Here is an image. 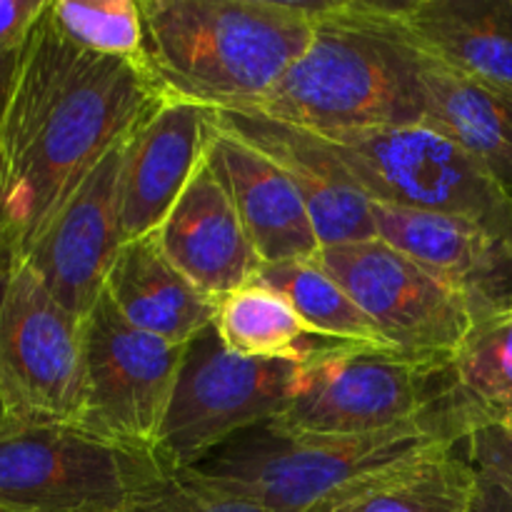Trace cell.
<instances>
[{"label": "cell", "instance_id": "14", "mask_svg": "<svg viewBox=\"0 0 512 512\" xmlns=\"http://www.w3.org/2000/svg\"><path fill=\"white\" fill-rule=\"evenodd\" d=\"M215 123L258 148L288 173L303 195L323 248L378 238L373 203L320 135L235 110H215Z\"/></svg>", "mask_w": 512, "mask_h": 512}, {"label": "cell", "instance_id": "25", "mask_svg": "<svg viewBox=\"0 0 512 512\" xmlns=\"http://www.w3.org/2000/svg\"><path fill=\"white\" fill-rule=\"evenodd\" d=\"M60 33L78 48L108 58L148 63L143 3L135 0H50Z\"/></svg>", "mask_w": 512, "mask_h": 512}, {"label": "cell", "instance_id": "21", "mask_svg": "<svg viewBox=\"0 0 512 512\" xmlns=\"http://www.w3.org/2000/svg\"><path fill=\"white\" fill-rule=\"evenodd\" d=\"M423 88L425 123L458 143L512 193V93L465 78L428 55Z\"/></svg>", "mask_w": 512, "mask_h": 512}, {"label": "cell", "instance_id": "2", "mask_svg": "<svg viewBox=\"0 0 512 512\" xmlns=\"http://www.w3.org/2000/svg\"><path fill=\"white\" fill-rule=\"evenodd\" d=\"M425 55L400 3L315 0L308 48L250 110L310 133L425 123Z\"/></svg>", "mask_w": 512, "mask_h": 512}, {"label": "cell", "instance_id": "4", "mask_svg": "<svg viewBox=\"0 0 512 512\" xmlns=\"http://www.w3.org/2000/svg\"><path fill=\"white\" fill-rule=\"evenodd\" d=\"M443 448L458 443L438 415L360 438H295L265 423L230 438L193 470L270 512H313L373 475Z\"/></svg>", "mask_w": 512, "mask_h": 512}, {"label": "cell", "instance_id": "7", "mask_svg": "<svg viewBox=\"0 0 512 512\" xmlns=\"http://www.w3.org/2000/svg\"><path fill=\"white\" fill-rule=\"evenodd\" d=\"M153 450L128 448L80 425L20 423L0 408V508L118 512L165 473Z\"/></svg>", "mask_w": 512, "mask_h": 512}, {"label": "cell", "instance_id": "5", "mask_svg": "<svg viewBox=\"0 0 512 512\" xmlns=\"http://www.w3.org/2000/svg\"><path fill=\"white\" fill-rule=\"evenodd\" d=\"M448 365L388 345H320L300 360L288 408L268 425L295 438H360L430 420Z\"/></svg>", "mask_w": 512, "mask_h": 512}, {"label": "cell", "instance_id": "33", "mask_svg": "<svg viewBox=\"0 0 512 512\" xmlns=\"http://www.w3.org/2000/svg\"><path fill=\"white\" fill-rule=\"evenodd\" d=\"M0 512H10V510H3V508H0Z\"/></svg>", "mask_w": 512, "mask_h": 512}, {"label": "cell", "instance_id": "11", "mask_svg": "<svg viewBox=\"0 0 512 512\" xmlns=\"http://www.w3.org/2000/svg\"><path fill=\"white\" fill-rule=\"evenodd\" d=\"M188 345L133 328L100 295L85 318V403L78 425L138 450H153Z\"/></svg>", "mask_w": 512, "mask_h": 512}, {"label": "cell", "instance_id": "6", "mask_svg": "<svg viewBox=\"0 0 512 512\" xmlns=\"http://www.w3.org/2000/svg\"><path fill=\"white\" fill-rule=\"evenodd\" d=\"M370 203L478 223L512 255V193L428 123L315 133Z\"/></svg>", "mask_w": 512, "mask_h": 512}, {"label": "cell", "instance_id": "24", "mask_svg": "<svg viewBox=\"0 0 512 512\" xmlns=\"http://www.w3.org/2000/svg\"><path fill=\"white\" fill-rule=\"evenodd\" d=\"M255 280L283 295L320 338L335 343L388 345L368 315L353 303L338 280L320 268L318 260L263 265Z\"/></svg>", "mask_w": 512, "mask_h": 512}, {"label": "cell", "instance_id": "9", "mask_svg": "<svg viewBox=\"0 0 512 512\" xmlns=\"http://www.w3.org/2000/svg\"><path fill=\"white\" fill-rule=\"evenodd\" d=\"M300 360L243 358L215 328L188 343L155 455L168 470L195 468L235 435L273 423L290 403Z\"/></svg>", "mask_w": 512, "mask_h": 512}, {"label": "cell", "instance_id": "32", "mask_svg": "<svg viewBox=\"0 0 512 512\" xmlns=\"http://www.w3.org/2000/svg\"><path fill=\"white\" fill-rule=\"evenodd\" d=\"M500 308H512V300H505V303H500Z\"/></svg>", "mask_w": 512, "mask_h": 512}, {"label": "cell", "instance_id": "26", "mask_svg": "<svg viewBox=\"0 0 512 512\" xmlns=\"http://www.w3.org/2000/svg\"><path fill=\"white\" fill-rule=\"evenodd\" d=\"M118 512H270L263 505L210 483L193 468L165 470L135 490Z\"/></svg>", "mask_w": 512, "mask_h": 512}, {"label": "cell", "instance_id": "3", "mask_svg": "<svg viewBox=\"0 0 512 512\" xmlns=\"http://www.w3.org/2000/svg\"><path fill=\"white\" fill-rule=\"evenodd\" d=\"M150 68L173 98L250 110L313 35L315 0H140Z\"/></svg>", "mask_w": 512, "mask_h": 512}, {"label": "cell", "instance_id": "17", "mask_svg": "<svg viewBox=\"0 0 512 512\" xmlns=\"http://www.w3.org/2000/svg\"><path fill=\"white\" fill-rule=\"evenodd\" d=\"M375 233L420 268L468 293L480 308L498 305L510 250L478 223L455 215L373 203Z\"/></svg>", "mask_w": 512, "mask_h": 512}, {"label": "cell", "instance_id": "22", "mask_svg": "<svg viewBox=\"0 0 512 512\" xmlns=\"http://www.w3.org/2000/svg\"><path fill=\"white\" fill-rule=\"evenodd\" d=\"M458 448L395 465L313 512H470L478 473Z\"/></svg>", "mask_w": 512, "mask_h": 512}, {"label": "cell", "instance_id": "10", "mask_svg": "<svg viewBox=\"0 0 512 512\" xmlns=\"http://www.w3.org/2000/svg\"><path fill=\"white\" fill-rule=\"evenodd\" d=\"M318 265L395 350L453 358L480 305L468 293L428 273L380 238L325 245Z\"/></svg>", "mask_w": 512, "mask_h": 512}, {"label": "cell", "instance_id": "31", "mask_svg": "<svg viewBox=\"0 0 512 512\" xmlns=\"http://www.w3.org/2000/svg\"><path fill=\"white\" fill-rule=\"evenodd\" d=\"M505 300H512V255H510L508 278H505V288H503V298H500V303H505ZM500 303H498V305H500Z\"/></svg>", "mask_w": 512, "mask_h": 512}, {"label": "cell", "instance_id": "1", "mask_svg": "<svg viewBox=\"0 0 512 512\" xmlns=\"http://www.w3.org/2000/svg\"><path fill=\"white\" fill-rule=\"evenodd\" d=\"M168 98L148 63L70 43L48 0L20 48L0 118L5 248L25 258L100 160Z\"/></svg>", "mask_w": 512, "mask_h": 512}, {"label": "cell", "instance_id": "12", "mask_svg": "<svg viewBox=\"0 0 512 512\" xmlns=\"http://www.w3.org/2000/svg\"><path fill=\"white\" fill-rule=\"evenodd\" d=\"M125 143L100 160L25 255L55 300L83 320L103 295L110 268L125 245L118 203Z\"/></svg>", "mask_w": 512, "mask_h": 512}, {"label": "cell", "instance_id": "23", "mask_svg": "<svg viewBox=\"0 0 512 512\" xmlns=\"http://www.w3.org/2000/svg\"><path fill=\"white\" fill-rule=\"evenodd\" d=\"M213 328L225 348L243 358L303 360L310 350L335 343L315 335L283 295L258 280L218 300Z\"/></svg>", "mask_w": 512, "mask_h": 512}, {"label": "cell", "instance_id": "28", "mask_svg": "<svg viewBox=\"0 0 512 512\" xmlns=\"http://www.w3.org/2000/svg\"><path fill=\"white\" fill-rule=\"evenodd\" d=\"M48 0H0V55L23 48Z\"/></svg>", "mask_w": 512, "mask_h": 512}, {"label": "cell", "instance_id": "18", "mask_svg": "<svg viewBox=\"0 0 512 512\" xmlns=\"http://www.w3.org/2000/svg\"><path fill=\"white\" fill-rule=\"evenodd\" d=\"M400 15L428 58L512 93V0H400Z\"/></svg>", "mask_w": 512, "mask_h": 512}, {"label": "cell", "instance_id": "29", "mask_svg": "<svg viewBox=\"0 0 512 512\" xmlns=\"http://www.w3.org/2000/svg\"><path fill=\"white\" fill-rule=\"evenodd\" d=\"M470 512H512V485L493 475L478 473V490Z\"/></svg>", "mask_w": 512, "mask_h": 512}, {"label": "cell", "instance_id": "8", "mask_svg": "<svg viewBox=\"0 0 512 512\" xmlns=\"http://www.w3.org/2000/svg\"><path fill=\"white\" fill-rule=\"evenodd\" d=\"M85 320L55 300L28 260L0 253V408L20 423L78 425Z\"/></svg>", "mask_w": 512, "mask_h": 512}, {"label": "cell", "instance_id": "15", "mask_svg": "<svg viewBox=\"0 0 512 512\" xmlns=\"http://www.w3.org/2000/svg\"><path fill=\"white\" fill-rule=\"evenodd\" d=\"M205 160L228 190L260 263L318 258L323 245L293 180L268 155L220 128L215 113Z\"/></svg>", "mask_w": 512, "mask_h": 512}, {"label": "cell", "instance_id": "20", "mask_svg": "<svg viewBox=\"0 0 512 512\" xmlns=\"http://www.w3.org/2000/svg\"><path fill=\"white\" fill-rule=\"evenodd\" d=\"M458 445L485 428H512V308H480L448 365L435 410Z\"/></svg>", "mask_w": 512, "mask_h": 512}, {"label": "cell", "instance_id": "19", "mask_svg": "<svg viewBox=\"0 0 512 512\" xmlns=\"http://www.w3.org/2000/svg\"><path fill=\"white\" fill-rule=\"evenodd\" d=\"M103 293L133 328L178 345L210 328L218 310V300L200 293L165 258L155 235L120 248Z\"/></svg>", "mask_w": 512, "mask_h": 512}, {"label": "cell", "instance_id": "13", "mask_svg": "<svg viewBox=\"0 0 512 512\" xmlns=\"http://www.w3.org/2000/svg\"><path fill=\"white\" fill-rule=\"evenodd\" d=\"M215 110L170 95L128 138L120 165L125 243L155 235L205 163Z\"/></svg>", "mask_w": 512, "mask_h": 512}, {"label": "cell", "instance_id": "27", "mask_svg": "<svg viewBox=\"0 0 512 512\" xmlns=\"http://www.w3.org/2000/svg\"><path fill=\"white\" fill-rule=\"evenodd\" d=\"M465 458L478 473L512 485V428H485L465 440Z\"/></svg>", "mask_w": 512, "mask_h": 512}, {"label": "cell", "instance_id": "30", "mask_svg": "<svg viewBox=\"0 0 512 512\" xmlns=\"http://www.w3.org/2000/svg\"><path fill=\"white\" fill-rule=\"evenodd\" d=\"M18 55H20V48L13 50V53L0 55V118H3L5 100H8V90H10V83H13L15 65H18ZM3 250H8V248H5L3 228H0V253H3Z\"/></svg>", "mask_w": 512, "mask_h": 512}, {"label": "cell", "instance_id": "16", "mask_svg": "<svg viewBox=\"0 0 512 512\" xmlns=\"http://www.w3.org/2000/svg\"><path fill=\"white\" fill-rule=\"evenodd\" d=\"M155 238L165 258L213 300L253 283L263 268L228 190L208 160L200 165Z\"/></svg>", "mask_w": 512, "mask_h": 512}]
</instances>
